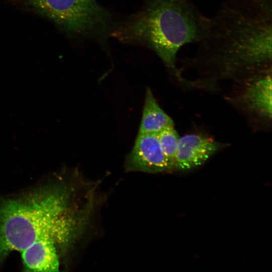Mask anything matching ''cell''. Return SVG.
Wrapping results in <instances>:
<instances>
[{"label":"cell","instance_id":"obj_1","mask_svg":"<svg viewBox=\"0 0 272 272\" xmlns=\"http://www.w3.org/2000/svg\"><path fill=\"white\" fill-rule=\"evenodd\" d=\"M71 187L49 184L0 200V264L11 252L42 238L52 240L59 251L70 248L87 221Z\"/></svg>","mask_w":272,"mask_h":272},{"label":"cell","instance_id":"obj_2","mask_svg":"<svg viewBox=\"0 0 272 272\" xmlns=\"http://www.w3.org/2000/svg\"><path fill=\"white\" fill-rule=\"evenodd\" d=\"M272 13L245 0H227L210 18L196 59L223 76L271 67Z\"/></svg>","mask_w":272,"mask_h":272},{"label":"cell","instance_id":"obj_3","mask_svg":"<svg viewBox=\"0 0 272 272\" xmlns=\"http://www.w3.org/2000/svg\"><path fill=\"white\" fill-rule=\"evenodd\" d=\"M209 20L192 0H146L139 11L116 23L111 36L154 51L181 81L176 65L178 52L186 45L198 42Z\"/></svg>","mask_w":272,"mask_h":272},{"label":"cell","instance_id":"obj_4","mask_svg":"<svg viewBox=\"0 0 272 272\" xmlns=\"http://www.w3.org/2000/svg\"><path fill=\"white\" fill-rule=\"evenodd\" d=\"M10 1L49 19L69 35L82 28L97 7V0Z\"/></svg>","mask_w":272,"mask_h":272},{"label":"cell","instance_id":"obj_5","mask_svg":"<svg viewBox=\"0 0 272 272\" xmlns=\"http://www.w3.org/2000/svg\"><path fill=\"white\" fill-rule=\"evenodd\" d=\"M126 171L155 173L170 169L161 148L158 134H139L125 162Z\"/></svg>","mask_w":272,"mask_h":272},{"label":"cell","instance_id":"obj_6","mask_svg":"<svg viewBox=\"0 0 272 272\" xmlns=\"http://www.w3.org/2000/svg\"><path fill=\"white\" fill-rule=\"evenodd\" d=\"M235 101L247 111L265 119L271 118V67L254 72Z\"/></svg>","mask_w":272,"mask_h":272},{"label":"cell","instance_id":"obj_7","mask_svg":"<svg viewBox=\"0 0 272 272\" xmlns=\"http://www.w3.org/2000/svg\"><path fill=\"white\" fill-rule=\"evenodd\" d=\"M225 146L227 145L197 134L180 137L174 167L187 171L200 166Z\"/></svg>","mask_w":272,"mask_h":272},{"label":"cell","instance_id":"obj_8","mask_svg":"<svg viewBox=\"0 0 272 272\" xmlns=\"http://www.w3.org/2000/svg\"><path fill=\"white\" fill-rule=\"evenodd\" d=\"M21 252L23 263L27 270H59V251L54 242L50 239L37 240Z\"/></svg>","mask_w":272,"mask_h":272},{"label":"cell","instance_id":"obj_9","mask_svg":"<svg viewBox=\"0 0 272 272\" xmlns=\"http://www.w3.org/2000/svg\"><path fill=\"white\" fill-rule=\"evenodd\" d=\"M171 126H174L172 119L161 109L151 90L147 88L139 134H158Z\"/></svg>","mask_w":272,"mask_h":272},{"label":"cell","instance_id":"obj_10","mask_svg":"<svg viewBox=\"0 0 272 272\" xmlns=\"http://www.w3.org/2000/svg\"><path fill=\"white\" fill-rule=\"evenodd\" d=\"M158 137L161 148L171 169L174 167L180 137L174 126L163 129L158 133Z\"/></svg>","mask_w":272,"mask_h":272}]
</instances>
